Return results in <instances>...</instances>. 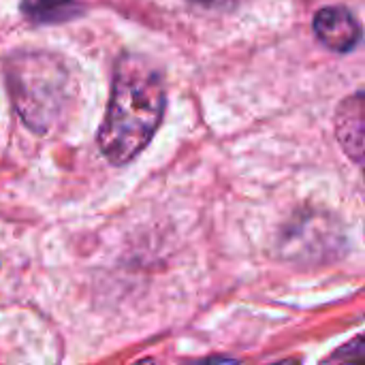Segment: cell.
<instances>
[{
    "mask_svg": "<svg viewBox=\"0 0 365 365\" xmlns=\"http://www.w3.org/2000/svg\"><path fill=\"white\" fill-rule=\"evenodd\" d=\"M165 113V79L141 56H122L115 73L98 148L111 165L130 163L152 141Z\"/></svg>",
    "mask_w": 365,
    "mask_h": 365,
    "instance_id": "1",
    "label": "cell"
},
{
    "mask_svg": "<svg viewBox=\"0 0 365 365\" xmlns=\"http://www.w3.org/2000/svg\"><path fill=\"white\" fill-rule=\"evenodd\" d=\"M6 88L21 122L34 133H47L68 98V73L58 58L41 51L15 53L6 66Z\"/></svg>",
    "mask_w": 365,
    "mask_h": 365,
    "instance_id": "2",
    "label": "cell"
},
{
    "mask_svg": "<svg viewBox=\"0 0 365 365\" xmlns=\"http://www.w3.org/2000/svg\"><path fill=\"white\" fill-rule=\"evenodd\" d=\"M317 38L331 51H351L361 41V26L344 6H323L312 21Z\"/></svg>",
    "mask_w": 365,
    "mask_h": 365,
    "instance_id": "3",
    "label": "cell"
},
{
    "mask_svg": "<svg viewBox=\"0 0 365 365\" xmlns=\"http://www.w3.org/2000/svg\"><path fill=\"white\" fill-rule=\"evenodd\" d=\"M336 130L344 152L355 163H361L364 158V94L361 92H355L340 105L336 118Z\"/></svg>",
    "mask_w": 365,
    "mask_h": 365,
    "instance_id": "4",
    "label": "cell"
},
{
    "mask_svg": "<svg viewBox=\"0 0 365 365\" xmlns=\"http://www.w3.org/2000/svg\"><path fill=\"white\" fill-rule=\"evenodd\" d=\"M24 15L34 24H58L79 13L77 0H21Z\"/></svg>",
    "mask_w": 365,
    "mask_h": 365,
    "instance_id": "5",
    "label": "cell"
},
{
    "mask_svg": "<svg viewBox=\"0 0 365 365\" xmlns=\"http://www.w3.org/2000/svg\"><path fill=\"white\" fill-rule=\"evenodd\" d=\"M329 365H365L364 361V338L357 336L351 344L342 346L331 359Z\"/></svg>",
    "mask_w": 365,
    "mask_h": 365,
    "instance_id": "6",
    "label": "cell"
},
{
    "mask_svg": "<svg viewBox=\"0 0 365 365\" xmlns=\"http://www.w3.org/2000/svg\"><path fill=\"white\" fill-rule=\"evenodd\" d=\"M201 6H207V9H231V6H237L240 2L244 0H192Z\"/></svg>",
    "mask_w": 365,
    "mask_h": 365,
    "instance_id": "7",
    "label": "cell"
},
{
    "mask_svg": "<svg viewBox=\"0 0 365 365\" xmlns=\"http://www.w3.org/2000/svg\"><path fill=\"white\" fill-rule=\"evenodd\" d=\"M199 365H233L231 361H218V359H214V361H207V364H199Z\"/></svg>",
    "mask_w": 365,
    "mask_h": 365,
    "instance_id": "8",
    "label": "cell"
}]
</instances>
